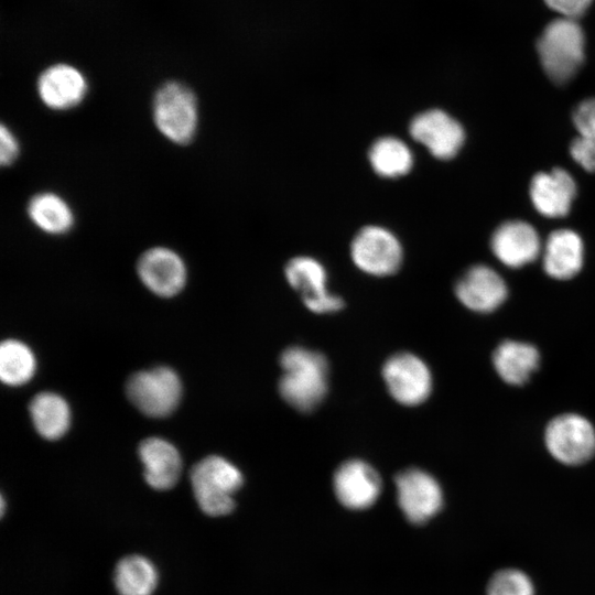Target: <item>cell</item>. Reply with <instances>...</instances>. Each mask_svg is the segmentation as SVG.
<instances>
[{"instance_id":"obj_15","label":"cell","mask_w":595,"mask_h":595,"mask_svg":"<svg viewBox=\"0 0 595 595\" xmlns=\"http://www.w3.org/2000/svg\"><path fill=\"white\" fill-rule=\"evenodd\" d=\"M493 255L509 268H521L533 262L542 251L536 228L523 220L512 219L500 224L491 235Z\"/></svg>"},{"instance_id":"obj_22","label":"cell","mask_w":595,"mask_h":595,"mask_svg":"<svg viewBox=\"0 0 595 595\" xmlns=\"http://www.w3.org/2000/svg\"><path fill=\"white\" fill-rule=\"evenodd\" d=\"M28 215L32 223L50 235H63L74 226V213L60 195L43 192L34 195L28 204Z\"/></svg>"},{"instance_id":"obj_23","label":"cell","mask_w":595,"mask_h":595,"mask_svg":"<svg viewBox=\"0 0 595 595\" xmlns=\"http://www.w3.org/2000/svg\"><path fill=\"white\" fill-rule=\"evenodd\" d=\"M113 581L119 595H152L158 585V572L147 558L128 555L117 563Z\"/></svg>"},{"instance_id":"obj_2","label":"cell","mask_w":595,"mask_h":595,"mask_svg":"<svg viewBox=\"0 0 595 595\" xmlns=\"http://www.w3.org/2000/svg\"><path fill=\"white\" fill-rule=\"evenodd\" d=\"M537 52L547 76L555 84H565L583 65L584 31L575 19H554L538 39Z\"/></svg>"},{"instance_id":"obj_4","label":"cell","mask_w":595,"mask_h":595,"mask_svg":"<svg viewBox=\"0 0 595 595\" xmlns=\"http://www.w3.org/2000/svg\"><path fill=\"white\" fill-rule=\"evenodd\" d=\"M152 115L158 130L173 143L187 144L194 139L198 107L186 85L172 80L160 86L153 97Z\"/></svg>"},{"instance_id":"obj_6","label":"cell","mask_w":595,"mask_h":595,"mask_svg":"<svg viewBox=\"0 0 595 595\" xmlns=\"http://www.w3.org/2000/svg\"><path fill=\"white\" fill-rule=\"evenodd\" d=\"M544 443L558 462L581 465L595 455V428L581 414L563 413L548 423Z\"/></svg>"},{"instance_id":"obj_9","label":"cell","mask_w":595,"mask_h":595,"mask_svg":"<svg viewBox=\"0 0 595 595\" xmlns=\"http://www.w3.org/2000/svg\"><path fill=\"white\" fill-rule=\"evenodd\" d=\"M398 504L412 523H423L442 508L443 493L437 480L419 468H409L396 476Z\"/></svg>"},{"instance_id":"obj_7","label":"cell","mask_w":595,"mask_h":595,"mask_svg":"<svg viewBox=\"0 0 595 595\" xmlns=\"http://www.w3.org/2000/svg\"><path fill=\"white\" fill-rule=\"evenodd\" d=\"M350 255L358 269L376 277L396 273L403 257L398 238L388 229L375 225L365 226L356 234Z\"/></svg>"},{"instance_id":"obj_19","label":"cell","mask_w":595,"mask_h":595,"mask_svg":"<svg viewBox=\"0 0 595 595\" xmlns=\"http://www.w3.org/2000/svg\"><path fill=\"white\" fill-rule=\"evenodd\" d=\"M584 245L581 236L572 229L552 231L542 250L545 273L556 280L574 278L583 267Z\"/></svg>"},{"instance_id":"obj_14","label":"cell","mask_w":595,"mask_h":595,"mask_svg":"<svg viewBox=\"0 0 595 595\" xmlns=\"http://www.w3.org/2000/svg\"><path fill=\"white\" fill-rule=\"evenodd\" d=\"M333 485L339 502L353 510L371 507L381 491L379 474L361 459L344 462L334 474Z\"/></svg>"},{"instance_id":"obj_30","label":"cell","mask_w":595,"mask_h":595,"mask_svg":"<svg viewBox=\"0 0 595 595\" xmlns=\"http://www.w3.org/2000/svg\"><path fill=\"white\" fill-rule=\"evenodd\" d=\"M0 162L2 165H11L20 153V145L14 133L4 125L0 129Z\"/></svg>"},{"instance_id":"obj_12","label":"cell","mask_w":595,"mask_h":595,"mask_svg":"<svg viewBox=\"0 0 595 595\" xmlns=\"http://www.w3.org/2000/svg\"><path fill=\"white\" fill-rule=\"evenodd\" d=\"M455 295L468 310L490 313L502 305L508 288L502 277L486 264L467 269L455 284Z\"/></svg>"},{"instance_id":"obj_18","label":"cell","mask_w":595,"mask_h":595,"mask_svg":"<svg viewBox=\"0 0 595 595\" xmlns=\"http://www.w3.org/2000/svg\"><path fill=\"white\" fill-rule=\"evenodd\" d=\"M138 454L149 486L156 490L175 486L182 472V459L173 444L161 437H148L140 443Z\"/></svg>"},{"instance_id":"obj_27","label":"cell","mask_w":595,"mask_h":595,"mask_svg":"<svg viewBox=\"0 0 595 595\" xmlns=\"http://www.w3.org/2000/svg\"><path fill=\"white\" fill-rule=\"evenodd\" d=\"M572 159L587 172H595V136H577L570 144Z\"/></svg>"},{"instance_id":"obj_26","label":"cell","mask_w":595,"mask_h":595,"mask_svg":"<svg viewBox=\"0 0 595 595\" xmlns=\"http://www.w3.org/2000/svg\"><path fill=\"white\" fill-rule=\"evenodd\" d=\"M487 595H534V589L531 580L523 572L506 569L490 578Z\"/></svg>"},{"instance_id":"obj_24","label":"cell","mask_w":595,"mask_h":595,"mask_svg":"<svg viewBox=\"0 0 595 595\" xmlns=\"http://www.w3.org/2000/svg\"><path fill=\"white\" fill-rule=\"evenodd\" d=\"M372 170L382 177H399L413 166V155L409 147L398 138L377 139L368 153Z\"/></svg>"},{"instance_id":"obj_5","label":"cell","mask_w":595,"mask_h":595,"mask_svg":"<svg viewBox=\"0 0 595 595\" xmlns=\"http://www.w3.org/2000/svg\"><path fill=\"white\" fill-rule=\"evenodd\" d=\"M126 392L131 403L152 418L170 415L182 397V382L170 367H155L133 374L127 381Z\"/></svg>"},{"instance_id":"obj_10","label":"cell","mask_w":595,"mask_h":595,"mask_svg":"<svg viewBox=\"0 0 595 595\" xmlns=\"http://www.w3.org/2000/svg\"><path fill=\"white\" fill-rule=\"evenodd\" d=\"M413 140L423 144L439 160H450L465 142L463 126L441 109H430L416 115L410 122Z\"/></svg>"},{"instance_id":"obj_13","label":"cell","mask_w":595,"mask_h":595,"mask_svg":"<svg viewBox=\"0 0 595 595\" xmlns=\"http://www.w3.org/2000/svg\"><path fill=\"white\" fill-rule=\"evenodd\" d=\"M137 271L141 282L159 296L176 295L186 282L183 259L165 247H153L144 251L138 260Z\"/></svg>"},{"instance_id":"obj_1","label":"cell","mask_w":595,"mask_h":595,"mask_svg":"<svg viewBox=\"0 0 595 595\" xmlns=\"http://www.w3.org/2000/svg\"><path fill=\"white\" fill-rule=\"evenodd\" d=\"M279 391L294 409L309 412L324 399L328 386V364L324 355L300 346L283 350Z\"/></svg>"},{"instance_id":"obj_25","label":"cell","mask_w":595,"mask_h":595,"mask_svg":"<svg viewBox=\"0 0 595 595\" xmlns=\"http://www.w3.org/2000/svg\"><path fill=\"white\" fill-rule=\"evenodd\" d=\"M36 368L32 350L22 342L7 339L0 347V377L9 386L28 382Z\"/></svg>"},{"instance_id":"obj_8","label":"cell","mask_w":595,"mask_h":595,"mask_svg":"<svg viewBox=\"0 0 595 595\" xmlns=\"http://www.w3.org/2000/svg\"><path fill=\"white\" fill-rule=\"evenodd\" d=\"M382 377L391 397L403 405L424 402L432 391L428 365L411 353H398L387 359Z\"/></svg>"},{"instance_id":"obj_21","label":"cell","mask_w":595,"mask_h":595,"mask_svg":"<svg viewBox=\"0 0 595 595\" xmlns=\"http://www.w3.org/2000/svg\"><path fill=\"white\" fill-rule=\"evenodd\" d=\"M32 422L46 440L62 437L69 428L71 410L67 402L54 392L36 394L29 405Z\"/></svg>"},{"instance_id":"obj_20","label":"cell","mask_w":595,"mask_h":595,"mask_svg":"<svg viewBox=\"0 0 595 595\" xmlns=\"http://www.w3.org/2000/svg\"><path fill=\"white\" fill-rule=\"evenodd\" d=\"M539 364V350L524 342L504 340L493 353V365L497 375L511 386L524 385L538 369Z\"/></svg>"},{"instance_id":"obj_17","label":"cell","mask_w":595,"mask_h":595,"mask_svg":"<svg viewBox=\"0 0 595 595\" xmlns=\"http://www.w3.org/2000/svg\"><path fill=\"white\" fill-rule=\"evenodd\" d=\"M36 88L40 99L47 108L63 111L84 100L88 83L79 69L60 63L47 67L40 75Z\"/></svg>"},{"instance_id":"obj_28","label":"cell","mask_w":595,"mask_h":595,"mask_svg":"<svg viewBox=\"0 0 595 595\" xmlns=\"http://www.w3.org/2000/svg\"><path fill=\"white\" fill-rule=\"evenodd\" d=\"M572 120L578 136H595V98H587L577 104Z\"/></svg>"},{"instance_id":"obj_29","label":"cell","mask_w":595,"mask_h":595,"mask_svg":"<svg viewBox=\"0 0 595 595\" xmlns=\"http://www.w3.org/2000/svg\"><path fill=\"white\" fill-rule=\"evenodd\" d=\"M594 0H544L545 4L563 18L576 19L584 14Z\"/></svg>"},{"instance_id":"obj_16","label":"cell","mask_w":595,"mask_h":595,"mask_svg":"<svg viewBox=\"0 0 595 595\" xmlns=\"http://www.w3.org/2000/svg\"><path fill=\"white\" fill-rule=\"evenodd\" d=\"M573 176L561 167L538 172L530 182L529 195L536 210L544 217H565L576 196Z\"/></svg>"},{"instance_id":"obj_11","label":"cell","mask_w":595,"mask_h":595,"mask_svg":"<svg viewBox=\"0 0 595 595\" xmlns=\"http://www.w3.org/2000/svg\"><path fill=\"white\" fill-rule=\"evenodd\" d=\"M284 273L290 285L300 293L310 311L324 314L343 309V299L327 291V273L317 260L311 257H295L286 263Z\"/></svg>"},{"instance_id":"obj_3","label":"cell","mask_w":595,"mask_h":595,"mask_svg":"<svg viewBox=\"0 0 595 595\" xmlns=\"http://www.w3.org/2000/svg\"><path fill=\"white\" fill-rule=\"evenodd\" d=\"M190 480L201 510L208 516L219 517L234 510V494L241 487L244 478L232 463L210 455L192 467Z\"/></svg>"}]
</instances>
